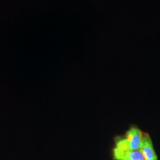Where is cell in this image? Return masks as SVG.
I'll list each match as a JSON object with an SVG mask.
<instances>
[{"label":"cell","instance_id":"1","mask_svg":"<svg viewBox=\"0 0 160 160\" xmlns=\"http://www.w3.org/2000/svg\"><path fill=\"white\" fill-rule=\"evenodd\" d=\"M143 133L137 127H131L125 135L116 138L114 148L125 151L139 150Z\"/></svg>","mask_w":160,"mask_h":160},{"label":"cell","instance_id":"2","mask_svg":"<svg viewBox=\"0 0 160 160\" xmlns=\"http://www.w3.org/2000/svg\"><path fill=\"white\" fill-rule=\"evenodd\" d=\"M139 150L145 160H158L151 139L148 133H143Z\"/></svg>","mask_w":160,"mask_h":160},{"label":"cell","instance_id":"3","mask_svg":"<svg viewBox=\"0 0 160 160\" xmlns=\"http://www.w3.org/2000/svg\"><path fill=\"white\" fill-rule=\"evenodd\" d=\"M113 157L115 160H145L140 150L125 151L113 148Z\"/></svg>","mask_w":160,"mask_h":160}]
</instances>
